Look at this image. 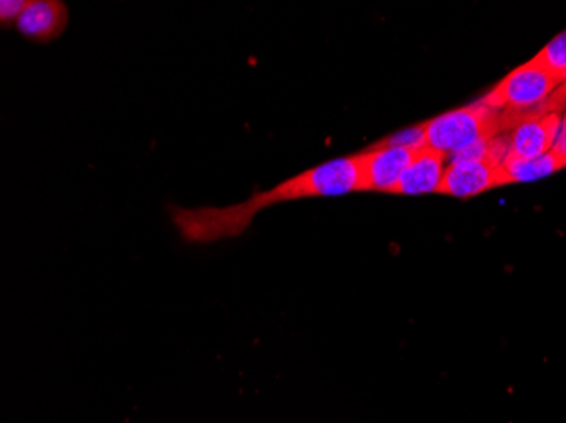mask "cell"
I'll use <instances>...</instances> for the list:
<instances>
[{
    "label": "cell",
    "instance_id": "1",
    "mask_svg": "<svg viewBox=\"0 0 566 423\" xmlns=\"http://www.w3.org/2000/svg\"><path fill=\"white\" fill-rule=\"evenodd\" d=\"M364 192L358 155L331 160L275 184L266 192L228 207L184 209L170 207L171 222L189 243H216L243 234L262 210L275 203L311 197H339Z\"/></svg>",
    "mask_w": 566,
    "mask_h": 423
},
{
    "label": "cell",
    "instance_id": "2",
    "mask_svg": "<svg viewBox=\"0 0 566 423\" xmlns=\"http://www.w3.org/2000/svg\"><path fill=\"white\" fill-rule=\"evenodd\" d=\"M424 126L426 146L447 156L480 139L502 135L501 110L492 109L483 101L441 114Z\"/></svg>",
    "mask_w": 566,
    "mask_h": 423
},
{
    "label": "cell",
    "instance_id": "3",
    "mask_svg": "<svg viewBox=\"0 0 566 423\" xmlns=\"http://www.w3.org/2000/svg\"><path fill=\"white\" fill-rule=\"evenodd\" d=\"M563 82L562 76L531 60L509 73L482 101L492 109L530 110L548 101Z\"/></svg>",
    "mask_w": 566,
    "mask_h": 423
},
{
    "label": "cell",
    "instance_id": "4",
    "mask_svg": "<svg viewBox=\"0 0 566 423\" xmlns=\"http://www.w3.org/2000/svg\"><path fill=\"white\" fill-rule=\"evenodd\" d=\"M418 149L399 146H371L368 151L359 152L361 183L364 192H396L403 171L415 160Z\"/></svg>",
    "mask_w": 566,
    "mask_h": 423
},
{
    "label": "cell",
    "instance_id": "5",
    "mask_svg": "<svg viewBox=\"0 0 566 423\" xmlns=\"http://www.w3.org/2000/svg\"><path fill=\"white\" fill-rule=\"evenodd\" d=\"M559 126H562L559 114L523 120L514 129L505 133L509 142L507 156L521 158V160H533L553 151Z\"/></svg>",
    "mask_w": 566,
    "mask_h": 423
},
{
    "label": "cell",
    "instance_id": "6",
    "mask_svg": "<svg viewBox=\"0 0 566 423\" xmlns=\"http://www.w3.org/2000/svg\"><path fill=\"white\" fill-rule=\"evenodd\" d=\"M69 25V9L60 0H28L15 30L34 41L46 44L59 40Z\"/></svg>",
    "mask_w": 566,
    "mask_h": 423
},
{
    "label": "cell",
    "instance_id": "7",
    "mask_svg": "<svg viewBox=\"0 0 566 423\" xmlns=\"http://www.w3.org/2000/svg\"><path fill=\"white\" fill-rule=\"evenodd\" d=\"M447 155L436 149L424 148L416 151L415 160L403 171L394 195H424L438 193L444 171L448 167Z\"/></svg>",
    "mask_w": 566,
    "mask_h": 423
},
{
    "label": "cell",
    "instance_id": "8",
    "mask_svg": "<svg viewBox=\"0 0 566 423\" xmlns=\"http://www.w3.org/2000/svg\"><path fill=\"white\" fill-rule=\"evenodd\" d=\"M499 168L489 161L448 165L438 193L460 199L480 195L499 187Z\"/></svg>",
    "mask_w": 566,
    "mask_h": 423
},
{
    "label": "cell",
    "instance_id": "9",
    "mask_svg": "<svg viewBox=\"0 0 566 423\" xmlns=\"http://www.w3.org/2000/svg\"><path fill=\"white\" fill-rule=\"evenodd\" d=\"M566 168V158L549 151L533 160H521L505 156L504 163L499 168V187L521 181L542 180L556 171Z\"/></svg>",
    "mask_w": 566,
    "mask_h": 423
},
{
    "label": "cell",
    "instance_id": "10",
    "mask_svg": "<svg viewBox=\"0 0 566 423\" xmlns=\"http://www.w3.org/2000/svg\"><path fill=\"white\" fill-rule=\"evenodd\" d=\"M533 60L566 81V31L549 41Z\"/></svg>",
    "mask_w": 566,
    "mask_h": 423
},
{
    "label": "cell",
    "instance_id": "11",
    "mask_svg": "<svg viewBox=\"0 0 566 423\" xmlns=\"http://www.w3.org/2000/svg\"><path fill=\"white\" fill-rule=\"evenodd\" d=\"M378 146H399V148L421 149L426 146V126L409 127V129L400 130L397 135L384 139V141L375 142Z\"/></svg>",
    "mask_w": 566,
    "mask_h": 423
},
{
    "label": "cell",
    "instance_id": "12",
    "mask_svg": "<svg viewBox=\"0 0 566 423\" xmlns=\"http://www.w3.org/2000/svg\"><path fill=\"white\" fill-rule=\"evenodd\" d=\"M25 6H28V0H2L0 2V22H2V25L4 28L15 25L22 12H24Z\"/></svg>",
    "mask_w": 566,
    "mask_h": 423
},
{
    "label": "cell",
    "instance_id": "13",
    "mask_svg": "<svg viewBox=\"0 0 566 423\" xmlns=\"http://www.w3.org/2000/svg\"><path fill=\"white\" fill-rule=\"evenodd\" d=\"M553 152L566 158V110L562 117V126H559L558 138H556L555 146H553Z\"/></svg>",
    "mask_w": 566,
    "mask_h": 423
},
{
    "label": "cell",
    "instance_id": "14",
    "mask_svg": "<svg viewBox=\"0 0 566 423\" xmlns=\"http://www.w3.org/2000/svg\"><path fill=\"white\" fill-rule=\"evenodd\" d=\"M565 87H566V81H565Z\"/></svg>",
    "mask_w": 566,
    "mask_h": 423
}]
</instances>
